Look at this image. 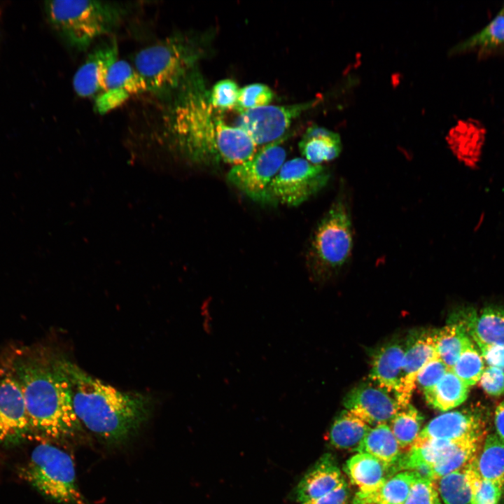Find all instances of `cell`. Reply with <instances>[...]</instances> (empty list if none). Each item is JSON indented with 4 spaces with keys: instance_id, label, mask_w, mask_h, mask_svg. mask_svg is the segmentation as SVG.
Instances as JSON below:
<instances>
[{
    "instance_id": "38",
    "label": "cell",
    "mask_w": 504,
    "mask_h": 504,
    "mask_svg": "<svg viewBox=\"0 0 504 504\" xmlns=\"http://www.w3.org/2000/svg\"><path fill=\"white\" fill-rule=\"evenodd\" d=\"M489 366L504 369V346L473 340Z\"/></svg>"
},
{
    "instance_id": "3",
    "label": "cell",
    "mask_w": 504,
    "mask_h": 504,
    "mask_svg": "<svg viewBox=\"0 0 504 504\" xmlns=\"http://www.w3.org/2000/svg\"><path fill=\"white\" fill-rule=\"evenodd\" d=\"M74 412L80 422L101 441L118 445L132 437L148 419L150 396L120 391L63 359Z\"/></svg>"
},
{
    "instance_id": "27",
    "label": "cell",
    "mask_w": 504,
    "mask_h": 504,
    "mask_svg": "<svg viewBox=\"0 0 504 504\" xmlns=\"http://www.w3.org/2000/svg\"><path fill=\"white\" fill-rule=\"evenodd\" d=\"M468 337L465 328L456 322L451 321L434 331L436 352L449 370L458 360Z\"/></svg>"
},
{
    "instance_id": "5",
    "label": "cell",
    "mask_w": 504,
    "mask_h": 504,
    "mask_svg": "<svg viewBox=\"0 0 504 504\" xmlns=\"http://www.w3.org/2000/svg\"><path fill=\"white\" fill-rule=\"evenodd\" d=\"M353 246L351 209L348 197L342 189L312 237L307 263L312 279L324 281L336 275L350 259Z\"/></svg>"
},
{
    "instance_id": "4",
    "label": "cell",
    "mask_w": 504,
    "mask_h": 504,
    "mask_svg": "<svg viewBox=\"0 0 504 504\" xmlns=\"http://www.w3.org/2000/svg\"><path fill=\"white\" fill-rule=\"evenodd\" d=\"M45 11L51 26L70 47L85 50L95 39L113 31L127 10L116 2L67 0L46 1Z\"/></svg>"
},
{
    "instance_id": "22",
    "label": "cell",
    "mask_w": 504,
    "mask_h": 504,
    "mask_svg": "<svg viewBox=\"0 0 504 504\" xmlns=\"http://www.w3.org/2000/svg\"><path fill=\"white\" fill-rule=\"evenodd\" d=\"M370 428L358 416L345 410L332 422L327 438L337 449L358 452Z\"/></svg>"
},
{
    "instance_id": "25",
    "label": "cell",
    "mask_w": 504,
    "mask_h": 504,
    "mask_svg": "<svg viewBox=\"0 0 504 504\" xmlns=\"http://www.w3.org/2000/svg\"><path fill=\"white\" fill-rule=\"evenodd\" d=\"M468 391L469 387L451 370H448L433 389L424 394L428 404L446 412L461 405L467 399Z\"/></svg>"
},
{
    "instance_id": "1",
    "label": "cell",
    "mask_w": 504,
    "mask_h": 504,
    "mask_svg": "<svg viewBox=\"0 0 504 504\" xmlns=\"http://www.w3.org/2000/svg\"><path fill=\"white\" fill-rule=\"evenodd\" d=\"M173 94L164 117L165 129L189 159L232 167L251 158L258 149L244 130L224 122L220 112L211 105L209 91L195 71Z\"/></svg>"
},
{
    "instance_id": "35",
    "label": "cell",
    "mask_w": 504,
    "mask_h": 504,
    "mask_svg": "<svg viewBox=\"0 0 504 504\" xmlns=\"http://www.w3.org/2000/svg\"><path fill=\"white\" fill-rule=\"evenodd\" d=\"M404 504H442L435 482L416 477Z\"/></svg>"
},
{
    "instance_id": "33",
    "label": "cell",
    "mask_w": 504,
    "mask_h": 504,
    "mask_svg": "<svg viewBox=\"0 0 504 504\" xmlns=\"http://www.w3.org/2000/svg\"><path fill=\"white\" fill-rule=\"evenodd\" d=\"M274 93L266 85L253 83L239 89L235 110L239 113L249 109L267 106Z\"/></svg>"
},
{
    "instance_id": "9",
    "label": "cell",
    "mask_w": 504,
    "mask_h": 504,
    "mask_svg": "<svg viewBox=\"0 0 504 504\" xmlns=\"http://www.w3.org/2000/svg\"><path fill=\"white\" fill-rule=\"evenodd\" d=\"M285 139L260 147L251 158L232 166L227 174L229 183L253 201L267 202L269 186L285 162Z\"/></svg>"
},
{
    "instance_id": "34",
    "label": "cell",
    "mask_w": 504,
    "mask_h": 504,
    "mask_svg": "<svg viewBox=\"0 0 504 504\" xmlns=\"http://www.w3.org/2000/svg\"><path fill=\"white\" fill-rule=\"evenodd\" d=\"M239 88L231 79L218 81L209 91L211 105L218 111L234 109L237 105Z\"/></svg>"
},
{
    "instance_id": "29",
    "label": "cell",
    "mask_w": 504,
    "mask_h": 504,
    "mask_svg": "<svg viewBox=\"0 0 504 504\" xmlns=\"http://www.w3.org/2000/svg\"><path fill=\"white\" fill-rule=\"evenodd\" d=\"M422 421V416L410 403L400 409L391 419L388 426L402 451H407L414 444Z\"/></svg>"
},
{
    "instance_id": "8",
    "label": "cell",
    "mask_w": 504,
    "mask_h": 504,
    "mask_svg": "<svg viewBox=\"0 0 504 504\" xmlns=\"http://www.w3.org/2000/svg\"><path fill=\"white\" fill-rule=\"evenodd\" d=\"M330 178L325 165L303 158L285 161L269 186L267 202L298 206L321 190Z\"/></svg>"
},
{
    "instance_id": "15",
    "label": "cell",
    "mask_w": 504,
    "mask_h": 504,
    "mask_svg": "<svg viewBox=\"0 0 504 504\" xmlns=\"http://www.w3.org/2000/svg\"><path fill=\"white\" fill-rule=\"evenodd\" d=\"M118 44L111 40L92 50L78 69L73 78L76 93L82 97L96 98L106 85L108 71L118 60Z\"/></svg>"
},
{
    "instance_id": "7",
    "label": "cell",
    "mask_w": 504,
    "mask_h": 504,
    "mask_svg": "<svg viewBox=\"0 0 504 504\" xmlns=\"http://www.w3.org/2000/svg\"><path fill=\"white\" fill-rule=\"evenodd\" d=\"M20 476L46 498L61 504H88L77 484L71 456L48 442L34 447Z\"/></svg>"
},
{
    "instance_id": "18",
    "label": "cell",
    "mask_w": 504,
    "mask_h": 504,
    "mask_svg": "<svg viewBox=\"0 0 504 504\" xmlns=\"http://www.w3.org/2000/svg\"><path fill=\"white\" fill-rule=\"evenodd\" d=\"M454 318L451 322L461 324L472 340L504 346V309L491 306L479 313L469 309Z\"/></svg>"
},
{
    "instance_id": "36",
    "label": "cell",
    "mask_w": 504,
    "mask_h": 504,
    "mask_svg": "<svg viewBox=\"0 0 504 504\" xmlns=\"http://www.w3.org/2000/svg\"><path fill=\"white\" fill-rule=\"evenodd\" d=\"M449 370L438 356L429 360L419 371L416 385L426 393L433 389Z\"/></svg>"
},
{
    "instance_id": "17",
    "label": "cell",
    "mask_w": 504,
    "mask_h": 504,
    "mask_svg": "<svg viewBox=\"0 0 504 504\" xmlns=\"http://www.w3.org/2000/svg\"><path fill=\"white\" fill-rule=\"evenodd\" d=\"M344 481L335 458L324 454L304 474L295 490V498L302 504L317 499L335 489Z\"/></svg>"
},
{
    "instance_id": "31",
    "label": "cell",
    "mask_w": 504,
    "mask_h": 504,
    "mask_svg": "<svg viewBox=\"0 0 504 504\" xmlns=\"http://www.w3.org/2000/svg\"><path fill=\"white\" fill-rule=\"evenodd\" d=\"M504 43V5L495 18L482 29L453 48L461 52L475 48H493Z\"/></svg>"
},
{
    "instance_id": "24",
    "label": "cell",
    "mask_w": 504,
    "mask_h": 504,
    "mask_svg": "<svg viewBox=\"0 0 504 504\" xmlns=\"http://www.w3.org/2000/svg\"><path fill=\"white\" fill-rule=\"evenodd\" d=\"M358 452L370 454L396 472V465L402 456L398 441L388 424L371 427Z\"/></svg>"
},
{
    "instance_id": "14",
    "label": "cell",
    "mask_w": 504,
    "mask_h": 504,
    "mask_svg": "<svg viewBox=\"0 0 504 504\" xmlns=\"http://www.w3.org/2000/svg\"><path fill=\"white\" fill-rule=\"evenodd\" d=\"M486 435V424L482 414L476 410L452 411L440 414L421 430L417 439H440L450 441Z\"/></svg>"
},
{
    "instance_id": "11",
    "label": "cell",
    "mask_w": 504,
    "mask_h": 504,
    "mask_svg": "<svg viewBox=\"0 0 504 504\" xmlns=\"http://www.w3.org/2000/svg\"><path fill=\"white\" fill-rule=\"evenodd\" d=\"M31 433L21 386L6 365L0 370V444H17Z\"/></svg>"
},
{
    "instance_id": "19",
    "label": "cell",
    "mask_w": 504,
    "mask_h": 504,
    "mask_svg": "<svg viewBox=\"0 0 504 504\" xmlns=\"http://www.w3.org/2000/svg\"><path fill=\"white\" fill-rule=\"evenodd\" d=\"M405 347L398 342L383 345L374 352L371 361L369 377L371 382L393 393L399 388Z\"/></svg>"
},
{
    "instance_id": "28",
    "label": "cell",
    "mask_w": 504,
    "mask_h": 504,
    "mask_svg": "<svg viewBox=\"0 0 504 504\" xmlns=\"http://www.w3.org/2000/svg\"><path fill=\"white\" fill-rule=\"evenodd\" d=\"M470 463L435 481L438 493L444 504H471Z\"/></svg>"
},
{
    "instance_id": "32",
    "label": "cell",
    "mask_w": 504,
    "mask_h": 504,
    "mask_svg": "<svg viewBox=\"0 0 504 504\" xmlns=\"http://www.w3.org/2000/svg\"><path fill=\"white\" fill-rule=\"evenodd\" d=\"M475 458L470 463L472 488L471 504H498L504 488L499 484L483 479L477 468Z\"/></svg>"
},
{
    "instance_id": "16",
    "label": "cell",
    "mask_w": 504,
    "mask_h": 504,
    "mask_svg": "<svg viewBox=\"0 0 504 504\" xmlns=\"http://www.w3.org/2000/svg\"><path fill=\"white\" fill-rule=\"evenodd\" d=\"M145 92L146 84L134 67L125 60H117L108 71L104 90L95 98V110L106 113L132 96Z\"/></svg>"
},
{
    "instance_id": "12",
    "label": "cell",
    "mask_w": 504,
    "mask_h": 504,
    "mask_svg": "<svg viewBox=\"0 0 504 504\" xmlns=\"http://www.w3.org/2000/svg\"><path fill=\"white\" fill-rule=\"evenodd\" d=\"M391 394L372 382H366L351 388L345 396L343 405L370 427L388 425L400 410Z\"/></svg>"
},
{
    "instance_id": "2",
    "label": "cell",
    "mask_w": 504,
    "mask_h": 504,
    "mask_svg": "<svg viewBox=\"0 0 504 504\" xmlns=\"http://www.w3.org/2000/svg\"><path fill=\"white\" fill-rule=\"evenodd\" d=\"M63 359L28 349L16 353L6 365L21 386L31 432L50 440L73 439L83 430L74 410Z\"/></svg>"
},
{
    "instance_id": "39",
    "label": "cell",
    "mask_w": 504,
    "mask_h": 504,
    "mask_svg": "<svg viewBox=\"0 0 504 504\" xmlns=\"http://www.w3.org/2000/svg\"><path fill=\"white\" fill-rule=\"evenodd\" d=\"M350 491L345 480L328 493L302 504H349Z\"/></svg>"
},
{
    "instance_id": "10",
    "label": "cell",
    "mask_w": 504,
    "mask_h": 504,
    "mask_svg": "<svg viewBox=\"0 0 504 504\" xmlns=\"http://www.w3.org/2000/svg\"><path fill=\"white\" fill-rule=\"evenodd\" d=\"M314 105V102H309L246 110L239 113L236 127L244 130L257 146H263L286 138L293 121Z\"/></svg>"
},
{
    "instance_id": "21",
    "label": "cell",
    "mask_w": 504,
    "mask_h": 504,
    "mask_svg": "<svg viewBox=\"0 0 504 504\" xmlns=\"http://www.w3.org/2000/svg\"><path fill=\"white\" fill-rule=\"evenodd\" d=\"M298 145L303 158L314 164L335 160L342 148L337 133L317 125L307 129Z\"/></svg>"
},
{
    "instance_id": "13",
    "label": "cell",
    "mask_w": 504,
    "mask_h": 504,
    "mask_svg": "<svg viewBox=\"0 0 504 504\" xmlns=\"http://www.w3.org/2000/svg\"><path fill=\"white\" fill-rule=\"evenodd\" d=\"M437 356L438 355L435 347L434 331H416L408 337L405 347L400 384L395 394L400 409L410 403L419 371L429 360Z\"/></svg>"
},
{
    "instance_id": "40",
    "label": "cell",
    "mask_w": 504,
    "mask_h": 504,
    "mask_svg": "<svg viewBox=\"0 0 504 504\" xmlns=\"http://www.w3.org/2000/svg\"><path fill=\"white\" fill-rule=\"evenodd\" d=\"M496 434L504 441V400L496 407L494 414Z\"/></svg>"
},
{
    "instance_id": "23",
    "label": "cell",
    "mask_w": 504,
    "mask_h": 504,
    "mask_svg": "<svg viewBox=\"0 0 504 504\" xmlns=\"http://www.w3.org/2000/svg\"><path fill=\"white\" fill-rule=\"evenodd\" d=\"M416 477L410 470L397 472L376 491L368 494L356 493L351 504H404Z\"/></svg>"
},
{
    "instance_id": "37",
    "label": "cell",
    "mask_w": 504,
    "mask_h": 504,
    "mask_svg": "<svg viewBox=\"0 0 504 504\" xmlns=\"http://www.w3.org/2000/svg\"><path fill=\"white\" fill-rule=\"evenodd\" d=\"M479 382L487 394L492 396L504 394V371L503 370L488 366L484 368Z\"/></svg>"
},
{
    "instance_id": "41",
    "label": "cell",
    "mask_w": 504,
    "mask_h": 504,
    "mask_svg": "<svg viewBox=\"0 0 504 504\" xmlns=\"http://www.w3.org/2000/svg\"><path fill=\"white\" fill-rule=\"evenodd\" d=\"M503 370L504 371V369Z\"/></svg>"
},
{
    "instance_id": "30",
    "label": "cell",
    "mask_w": 504,
    "mask_h": 504,
    "mask_svg": "<svg viewBox=\"0 0 504 504\" xmlns=\"http://www.w3.org/2000/svg\"><path fill=\"white\" fill-rule=\"evenodd\" d=\"M484 370V359L468 335L451 370L470 387L479 381Z\"/></svg>"
},
{
    "instance_id": "26",
    "label": "cell",
    "mask_w": 504,
    "mask_h": 504,
    "mask_svg": "<svg viewBox=\"0 0 504 504\" xmlns=\"http://www.w3.org/2000/svg\"><path fill=\"white\" fill-rule=\"evenodd\" d=\"M475 461L483 479L495 482L504 488V441L496 433L486 436Z\"/></svg>"
},
{
    "instance_id": "20",
    "label": "cell",
    "mask_w": 504,
    "mask_h": 504,
    "mask_svg": "<svg viewBox=\"0 0 504 504\" xmlns=\"http://www.w3.org/2000/svg\"><path fill=\"white\" fill-rule=\"evenodd\" d=\"M345 470L360 494L370 493L381 487L396 471L375 457L357 452L346 461Z\"/></svg>"
},
{
    "instance_id": "6",
    "label": "cell",
    "mask_w": 504,
    "mask_h": 504,
    "mask_svg": "<svg viewBox=\"0 0 504 504\" xmlns=\"http://www.w3.org/2000/svg\"><path fill=\"white\" fill-rule=\"evenodd\" d=\"M197 57L193 43L174 34L139 51L134 67L144 80L148 92L169 96L195 71Z\"/></svg>"
}]
</instances>
